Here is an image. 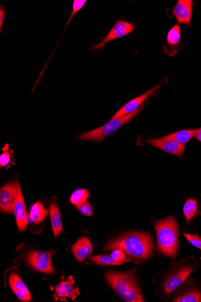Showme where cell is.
Returning <instances> with one entry per match:
<instances>
[{"label":"cell","instance_id":"obj_1","mask_svg":"<svg viewBox=\"0 0 201 302\" xmlns=\"http://www.w3.org/2000/svg\"><path fill=\"white\" fill-rule=\"evenodd\" d=\"M104 249L106 251L122 250L127 258L139 261L153 255L154 245L150 234L133 232L121 235L107 243Z\"/></svg>","mask_w":201,"mask_h":302},{"label":"cell","instance_id":"obj_2","mask_svg":"<svg viewBox=\"0 0 201 302\" xmlns=\"http://www.w3.org/2000/svg\"><path fill=\"white\" fill-rule=\"evenodd\" d=\"M134 272V269L126 272L108 271L106 279L114 292L125 301H145Z\"/></svg>","mask_w":201,"mask_h":302},{"label":"cell","instance_id":"obj_3","mask_svg":"<svg viewBox=\"0 0 201 302\" xmlns=\"http://www.w3.org/2000/svg\"><path fill=\"white\" fill-rule=\"evenodd\" d=\"M154 226L158 251L165 256L175 258L179 244L178 224L175 218L169 217L158 221Z\"/></svg>","mask_w":201,"mask_h":302},{"label":"cell","instance_id":"obj_4","mask_svg":"<svg viewBox=\"0 0 201 302\" xmlns=\"http://www.w3.org/2000/svg\"><path fill=\"white\" fill-rule=\"evenodd\" d=\"M145 105H142L138 108L129 114L119 119L111 120L103 126L96 128L95 130L83 134L78 137V140L100 142L109 135L115 133L124 125L126 124L134 119L137 115L144 108Z\"/></svg>","mask_w":201,"mask_h":302},{"label":"cell","instance_id":"obj_5","mask_svg":"<svg viewBox=\"0 0 201 302\" xmlns=\"http://www.w3.org/2000/svg\"><path fill=\"white\" fill-rule=\"evenodd\" d=\"M195 268L190 263L179 262L165 277L163 288L166 296H171L174 291L183 283L185 282Z\"/></svg>","mask_w":201,"mask_h":302},{"label":"cell","instance_id":"obj_6","mask_svg":"<svg viewBox=\"0 0 201 302\" xmlns=\"http://www.w3.org/2000/svg\"><path fill=\"white\" fill-rule=\"evenodd\" d=\"M53 251L42 252L31 251L27 253L26 261L28 265L37 272L46 274H53L55 271L51 262Z\"/></svg>","mask_w":201,"mask_h":302},{"label":"cell","instance_id":"obj_7","mask_svg":"<svg viewBox=\"0 0 201 302\" xmlns=\"http://www.w3.org/2000/svg\"><path fill=\"white\" fill-rule=\"evenodd\" d=\"M133 30L134 26L133 24L124 22L122 20L117 21L105 39L98 44L92 45L91 50H102L109 42L126 36L127 34L132 32Z\"/></svg>","mask_w":201,"mask_h":302},{"label":"cell","instance_id":"obj_8","mask_svg":"<svg viewBox=\"0 0 201 302\" xmlns=\"http://www.w3.org/2000/svg\"><path fill=\"white\" fill-rule=\"evenodd\" d=\"M14 214L15 215L17 226L19 231L26 230L29 224L24 197L19 182H15V200L14 203Z\"/></svg>","mask_w":201,"mask_h":302},{"label":"cell","instance_id":"obj_9","mask_svg":"<svg viewBox=\"0 0 201 302\" xmlns=\"http://www.w3.org/2000/svg\"><path fill=\"white\" fill-rule=\"evenodd\" d=\"M15 200V183L5 184L0 190V210L3 213H14Z\"/></svg>","mask_w":201,"mask_h":302},{"label":"cell","instance_id":"obj_10","mask_svg":"<svg viewBox=\"0 0 201 302\" xmlns=\"http://www.w3.org/2000/svg\"><path fill=\"white\" fill-rule=\"evenodd\" d=\"M147 142L152 146L160 148L163 151L178 157L183 155L186 147L185 144H179L174 140H168L164 137L161 139H150Z\"/></svg>","mask_w":201,"mask_h":302},{"label":"cell","instance_id":"obj_11","mask_svg":"<svg viewBox=\"0 0 201 302\" xmlns=\"http://www.w3.org/2000/svg\"><path fill=\"white\" fill-rule=\"evenodd\" d=\"M162 83H159L158 85L154 86V88L149 90L148 91L144 93L137 98L131 100L130 102L127 103L126 105H124L114 115L112 120L119 119V118L123 117L129 114L134 111L137 110L138 107L142 106V104L144 103L145 101L148 98L152 93L157 91V90L160 88Z\"/></svg>","mask_w":201,"mask_h":302},{"label":"cell","instance_id":"obj_12","mask_svg":"<svg viewBox=\"0 0 201 302\" xmlns=\"http://www.w3.org/2000/svg\"><path fill=\"white\" fill-rule=\"evenodd\" d=\"M193 9V3L190 0H179L176 3L173 13L179 24L190 25Z\"/></svg>","mask_w":201,"mask_h":302},{"label":"cell","instance_id":"obj_13","mask_svg":"<svg viewBox=\"0 0 201 302\" xmlns=\"http://www.w3.org/2000/svg\"><path fill=\"white\" fill-rule=\"evenodd\" d=\"M75 282L72 276H69L67 281H62L55 287V299L60 298L61 300L66 301V298L69 297L72 300H75L79 295L78 289H75L73 285Z\"/></svg>","mask_w":201,"mask_h":302},{"label":"cell","instance_id":"obj_14","mask_svg":"<svg viewBox=\"0 0 201 302\" xmlns=\"http://www.w3.org/2000/svg\"><path fill=\"white\" fill-rule=\"evenodd\" d=\"M10 288L20 300L29 301L32 300L30 293L25 284L16 273H12L9 277Z\"/></svg>","mask_w":201,"mask_h":302},{"label":"cell","instance_id":"obj_15","mask_svg":"<svg viewBox=\"0 0 201 302\" xmlns=\"http://www.w3.org/2000/svg\"><path fill=\"white\" fill-rule=\"evenodd\" d=\"M76 259L81 262L87 258L93 252V247L91 241L88 238H79L71 248Z\"/></svg>","mask_w":201,"mask_h":302},{"label":"cell","instance_id":"obj_16","mask_svg":"<svg viewBox=\"0 0 201 302\" xmlns=\"http://www.w3.org/2000/svg\"><path fill=\"white\" fill-rule=\"evenodd\" d=\"M48 212H49L54 236L55 238H57L63 232V225H62L59 208H58L56 200L51 201L48 208Z\"/></svg>","mask_w":201,"mask_h":302},{"label":"cell","instance_id":"obj_17","mask_svg":"<svg viewBox=\"0 0 201 302\" xmlns=\"http://www.w3.org/2000/svg\"><path fill=\"white\" fill-rule=\"evenodd\" d=\"M172 301L175 302H201V292L196 289H191L183 291H179Z\"/></svg>","mask_w":201,"mask_h":302},{"label":"cell","instance_id":"obj_18","mask_svg":"<svg viewBox=\"0 0 201 302\" xmlns=\"http://www.w3.org/2000/svg\"><path fill=\"white\" fill-rule=\"evenodd\" d=\"M181 29L178 24H176L172 28L167 36V44L168 48H164L165 53L167 54L169 50L174 49L181 42Z\"/></svg>","mask_w":201,"mask_h":302},{"label":"cell","instance_id":"obj_19","mask_svg":"<svg viewBox=\"0 0 201 302\" xmlns=\"http://www.w3.org/2000/svg\"><path fill=\"white\" fill-rule=\"evenodd\" d=\"M48 211L41 201H37L30 212V218L34 223H39L46 219Z\"/></svg>","mask_w":201,"mask_h":302},{"label":"cell","instance_id":"obj_20","mask_svg":"<svg viewBox=\"0 0 201 302\" xmlns=\"http://www.w3.org/2000/svg\"><path fill=\"white\" fill-rule=\"evenodd\" d=\"M197 129L193 130H183L176 131L174 134L168 135L164 137L168 140H174L178 142L179 144H185L191 140V139L195 136Z\"/></svg>","mask_w":201,"mask_h":302},{"label":"cell","instance_id":"obj_21","mask_svg":"<svg viewBox=\"0 0 201 302\" xmlns=\"http://www.w3.org/2000/svg\"><path fill=\"white\" fill-rule=\"evenodd\" d=\"M89 259L96 265L100 266H117L131 261L129 258L117 260L112 258V256L107 255L93 256L90 257Z\"/></svg>","mask_w":201,"mask_h":302},{"label":"cell","instance_id":"obj_22","mask_svg":"<svg viewBox=\"0 0 201 302\" xmlns=\"http://www.w3.org/2000/svg\"><path fill=\"white\" fill-rule=\"evenodd\" d=\"M197 210V203L195 199L187 200L183 207L186 221H189L195 216Z\"/></svg>","mask_w":201,"mask_h":302},{"label":"cell","instance_id":"obj_23","mask_svg":"<svg viewBox=\"0 0 201 302\" xmlns=\"http://www.w3.org/2000/svg\"><path fill=\"white\" fill-rule=\"evenodd\" d=\"M90 193L89 191L85 189H79L75 191V192L71 194L70 197V202L73 204L74 205L77 206L85 201H87L88 198L89 197Z\"/></svg>","mask_w":201,"mask_h":302},{"label":"cell","instance_id":"obj_24","mask_svg":"<svg viewBox=\"0 0 201 302\" xmlns=\"http://www.w3.org/2000/svg\"><path fill=\"white\" fill-rule=\"evenodd\" d=\"M86 2H87L86 0H74L73 2V5H72V11L71 13L70 17H69L68 22L67 26H66L65 29H67L69 24L70 23L75 14L83 8V7L85 6Z\"/></svg>","mask_w":201,"mask_h":302},{"label":"cell","instance_id":"obj_25","mask_svg":"<svg viewBox=\"0 0 201 302\" xmlns=\"http://www.w3.org/2000/svg\"><path fill=\"white\" fill-rule=\"evenodd\" d=\"M76 207L82 214L86 215V216H92L93 212V207L88 201H86L84 203Z\"/></svg>","mask_w":201,"mask_h":302},{"label":"cell","instance_id":"obj_26","mask_svg":"<svg viewBox=\"0 0 201 302\" xmlns=\"http://www.w3.org/2000/svg\"><path fill=\"white\" fill-rule=\"evenodd\" d=\"M183 235L188 239L190 244L193 245L194 247L200 249L201 251V238L198 235L186 233H183Z\"/></svg>","mask_w":201,"mask_h":302},{"label":"cell","instance_id":"obj_27","mask_svg":"<svg viewBox=\"0 0 201 302\" xmlns=\"http://www.w3.org/2000/svg\"><path fill=\"white\" fill-rule=\"evenodd\" d=\"M10 162V155L8 152L3 153L0 156V166L1 167L8 166Z\"/></svg>","mask_w":201,"mask_h":302},{"label":"cell","instance_id":"obj_28","mask_svg":"<svg viewBox=\"0 0 201 302\" xmlns=\"http://www.w3.org/2000/svg\"><path fill=\"white\" fill-rule=\"evenodd\" d=\"M126 254L125 253L120 249H115L114 250V251L111 254V256L114 259L117 260H123L126 258Z\"/></svg>","mask_w":201,"mask_h":302},{"label":"cell","instance_id":"obj_29","mask_svg":"<svg viewBox=\"0 0 201 302\" xmlns=\"http://www.w3.org/2000/svg\"><path fill=\"white\" fill-rule=\"evenodd\" d=\"M6 15V11L5 10V8H3V7L1 6V8H0V29H1V32L2 30L3 24L5 22Z\"/></svg>","mask_w":201,"mask_h":302},{"label":"cell","instance_id":"obj_30","mask_svg":"<svg viewBox=\"0 0 201 302\" xmlns=\"http://www.w3.org/2000/svg\"><path fill=\"white\" fill-rule=\"evenodd\" d=\"M195 136L197 140L201 142V128L197 129Z\"/></svg>","mask_w":201,"mask_h":302},{"label":"cell","instance_id":"obj_31","mask_svg":"<svg viewBox=\"0 0 201 302\" xmlns=\"http://www.w3.org/2000/svg\"><path fill=\"white\" fill-rule=\"evenodd\" d=\"M200 259H201V258H200Z\"/></svg>","mask_w":201,"mask_h":302}]
</instances>
